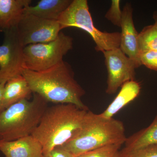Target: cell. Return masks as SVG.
Segmentation results:
<instances>
[{"mask_svg":"<svg viewBox=\"0 0 157 157\" xmlns=\"http://www.w3.org/2000/svg\"><path fill=\"white\" fill-rule=\"evenodd\" d=\"M22 75L33 94H36L48 102L72 104L80 109L88 110L82 101L84 90L74 78L70 64L63 60L47 70L36 72L25 69Z\"/></svg>","mask_w":157,"mask_h":157,"instance_id":"1","label":"cell"},{"mask_svg":"<svg viewBox=\"0 0 157 157\" xmlns=\"http://www.w3.org/2000/svg\"><path fill=\"white\" fill-rule=\"evenodd\" d=\"M87 111L72 104L48 107L32 134L42 145L43 154L69 141L80 128Z\"/></svg>","mask_w":157,"mask_h":157,"instance_id":"2","label":"cell"},{"mask_svg":"<svg viewBox=\"0 0 157 157\" xmlns=\"http://www.w3.org/2000/svg\"><path fill=\"white\" fill-rule=\"evenodd\" d=\"M126 138L122 122L89 110L79 130L61 147L75 157L106 145H122Z\"/></svg>","mask_w":157,"mask_h":157,"instance_id":"3","label":"cell"},{"mask_svg":"<svg viewBox=\"0 0 157 157\" xmlns=\"http://www.w3.org/2000/svg\"><path fill=\"white\" fill-rule=\"evenodd\" d=\"M32 100L18 101L0 113V141H12L32 135L48 107L36 94Z\"/></svg>","mask_w":157,"mask_h":157,"instance_id":"4","label":"cell"},{"mask_svg":"<svg viewBox=\"0 0 157 157\" xmlns=\"http://www.w3.org/2000/svg\"><path fill=\"white\" fill-rule=\"evenodd\" d=\"M57 21L61 30L67 28L75 27L81 29L90 34L95 43L97 51L103 52L120 48L121 33H107L96 28L86 0L72 1Z\"/></svg>","mask_w":157,"mask_h":157,"instance_id":"5","label":"cell"},{"mask_svg":"<svg viewBox=\"0 0 157 157\" xmlns=\"http://www.w3.org/2000/svg\"><path fill=\"white\" fill-rule=\"evenodd\" d=\"M73 48V38L61 32L53 41L27 45L23 48L25 68L36 72L47 70L63 61Z\"/></svg>","mask_w":157,"mask_h":157,"instance_id":"6","label":"cell"},{"mask_svg":"<svg viewBox=\"0 0 157 157\" xmlns=\"http://www.w3.org/2000/svg\"><path fill=\"white\" fill-rule=\"evenodd\" d=\"M23 48L16 27L4 33V41L0 45V83L6 84L11 78L22 75L26 69Z\"/></svg>","mask_w":157,"mask_h":157,"instance_id":"7","label":"cell"},{"mask_svg":"<svg viewBox=\"0 0 157 157\" xmlns=\"http://www.w3.org/2000/svg\"><path fill=\"white\" fill-rule=\"evenodd\" d=\"M16 30L20 42L24 47L53 41L61 30L58 21L25 13L17 24Z\"/></svg>","mask_w":157,"mask_h":157,"instance_id":"8","label":"cell"},{"mask_svg":"<svg viewBox=\"0 0 157 157\" xmlns=\"http://www.w3.org/2000/svg\"><path fill=\"white\" fill-rule=\"evenodd\" d=\"M103 53L108 73L106 92L113 94L124 83L134 80L135 70L137 67L135 62L120 48L106 51Z\"/></svg>","mask_w":157,"mask_h":157,"instance_id":"9","label":"cell"},{"mask_svg":"<svg viewBox=\"0 0 157 157\" xmlns=\"http://www.w3.org/2000/svg\"><path fill=\"white\" fill-rule=\"evenodd\" d=\"M133 11L132 6L129 3L125 5L123 9L120 48L127 56L135 62L137 68L141 64L137 42L138 33L134 25Z\"/></svg>","mask_w":157,"mask_h":157,"instance_id":"10","label":"cell"},{"mask_svg":"<svg viewBox=\"0 0 157 157\" xmlns=\"http://www.w3.org/2000/svg\"><path fill=\"white\" fill-rule=\"evenodd\" d=\"M0 151L5 157H42L43 148L32 135L12 141H0Z\"/></svg>","mask_w":157,"mask_h":157,"instance_id":"11","label":"cell"},{"mask_svg":"<svg viewBox=\"0 0 157 157\" xmlns=\"http://www.w3.org/2000/svg\"><path fill=\"white\" fill-rule=\"evenodd\" d=\"M31 0H0V32L16 27Z\"/></svg>","mask_w":157,"mask_h":157,"instance_id":"12","label":"cell"},{"mask_svg":"<svg viewBox=\"0 0 157 157\" xmlns=\"http://www.w3.org/2000/svg\"><path fill=\"white\" fill-rule=\"evenodd\" d=\"M72 2L71 0H41L36 6L26 7L24 13L48 20L57 21Z\"/></svg>","mask_w":157,"mask_h":157,"instance_id":"13","label":"cell"},{"mask_svg":"<svg viewBox=\"0 0 157 157\" xmlns=\"http://www.w3.org/2000/svg\"><path fill=\"white\" fill-rule=\"evenodd\" d=\"M141 86L138 82L130 80L124 83L117 95L101 115L111 118L127 104L137 98L140 94Z\"/></svg>","mask_w":157,"mask_h":157,"instance_id":"14","label":"cell"},{"mask_svg":"<svg viewBox=\"0 0 157 157\" xmlns=\"http://www.w3.org/2000/svg\"><path fill=\"white\" fill-rule=\"evenodd\" d=\"M33 92L22 75L11 78L6 83L2 101L3 109L13 105L18 101L30 99Z\"/></svg>","mask_w":157,"mask_h":157,"instance_id":"15","label":"cell"},{"mask_svg":"<svg viewBox=\"0 0 157 157\" xmlns=\"http://www.w3.org/2000/svg\"><path fill=\"white\" fill-rule=\"evenodd\" d=\"M154 144H157V113L154 119L148 127L127 137L124 148L137 149Z\"/></svg>","mask_w":157,"mask_h":157,"instance_id":"16","label":"cell"},{"mask_svg":"<svg viewBox=\"0 0 157 157\" xmlns=\"http://www.w3.org/2000/svg\"><path fill=\"white\" fill-rule=\"evenodd\" d=\"M139 51H157V23L144 28L137 38Z\"/></svg>","mask_w":157,"mask_h":157,"instance_id":"17","label":"cell"},{"mask_svg":"<svg viewBox=\"0 0 157 157\" xmlns=\"http://www.w3.org/2000/svg\"><path fill=\"white\" fill-rule=\"evenodd\" d=\"M121 144H110L90 151L75 157H120Z\"/></svg>","mask_w":157,"mask_h":157,"instance_id":"18","label":"cell"},{"mask_svg":"<svg viewBox=\"0 0 157 157\" xmlns=\"http://www.w3.org/2000/svg\"><path fill=\"white\" fill-rule=\"evenodd\" d=\"M120 157H157V144L137 149L128 150L123 148L120 151Z\"/></svg>","mask_w":157,"mask_h":157,"instance_id":"19","label":"cell"},{"mask_svg":"<svg viewBox=\"0 0 157 157\" xmlns=\"http://www.w3.org/2000/svg\"><path fill=\"white\" fill-rule=\"evenodd\" d=\"M105 17L114 25L121 27L122 11L121 10L120 8V1H112L111 6L105 14Z\"/></svg>","mask_w":157,"mask_h":157,"instance_id":"20","label":"cell"},{"mask_svg":"<svg viewBox=\"0 0 157 157\" xmlns=\"http://www.w3.org/2000/svg\"><path fill=\"white\" fill-rule=\"evenodd\" d=\"M139 57L141 65H144L150 70L157 71V51L140 52Z\"/></svg>","mask_w":157,"mask_h":157,"instance_id":"21","label":"cell"},{"mask_svg":"<svg viewBox=\"0 0 157 157\" xmlns=\"http://www.w3.org/2000/svg\"><path fill=\"white\" fill-rule=\"evenodd\" d=\"M42 157H75L61 146L57 147L50 151L42 155Z\"/></svg>","mask_w":157,"mask_h":157,"instance_id":"22","label":"cell"},{"mask_svg":"<svg viewBox=\"0 0 157 157\" xmlns=\"http://www.w3.org/2000/svg\"><path fill=\"white\" fill-rule=\"evenodd\" d=\"M5 86V84L0 83V113L4 110L3 107L2 101Z\"/></svg>","mask_w":157,"mask_h":157,"instance_id":"23","label":"cell"},{"mask_svg":"<svg viewBox=\"0 0 157 157\" xmlns=\"http://www.w3.org/2000/svg\"><path fill=\"white\" fill-rule=\"evenodd\" d=\"M153 17V19L154 20L155 22L157 23V11H155L154 12Z\"/></svg>","mask_w":157,"mask_h":157,"instance_id":"24","label":"cell"}]
</instances>
